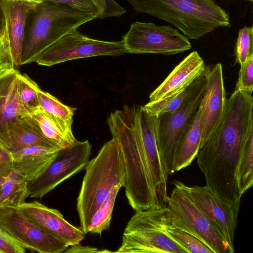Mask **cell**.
<instances>
[{
  "instance_id": "6da1fadb",
  "label": "cell",
  "mask_w": 253,
  "mask_h": 253,
  "mask_svg": "<svg viewBox=\"0 0 253 253\" xmlns=\"http://www.w3.org/2000/svg\"><path fill=\"white\" fill-rule=\"evenodd\" d=\"M253 129V94L235 89L227 98L219 123L196 157L206 186L213 192L232 194L238 191L239 162Z\"/></svg>"
},
{
  "instance_id": "7a4b0ae2",
  "label": "cell",
  "mask_w": 253,
  "mask_h": 253,
  "mask_svg": "<svg viewBox=\"0 0 253 253\" xmlns=\"http://www.w3.org/2000/svg\"><path fill=\"white\" fill-rule=\"evenodd\" d=\"M140 107L125 105L112 113L107 119L112 137L118 140L123 155L125 194L135 211L161 208L143 145Z\"/></svg>"
},
{
  "instance_id": "3957f363",
  "label": "cell",
  "mask_w": 253,
  "mask_h": 253,
  "mask_svg": "<svg viewBox=\"0 0 253 253\" xmlns=\"http://www.w3.org/2000/svg\"><path fill=\"white\" fill-rule=\"evenodd\" d=\"M81 187L77 199L80 228L85 234L92 217L104 202L111 190L123 187L125 166L118 140L112 138L102 146L97 156L85 167Z\"/></svg>"
},
{
  "instance_id": "277c9868",
  "label": "cell",
  "mask_w": 253,
  "mask_h": 253,
  "mask_svg": "<svg viewBox=\"0 0 253 253\" xmlns=\"http://www.w3.org/2000/svg\"><path fill=\"white\" fill-rule=\"evenodd\" d=\"M126 0L137 11L170 23L191 39L231 26L228 14L213 0Z\"/></svg>"
},
{
  "instance_id": "5b68a950",
  "label": "cell",
  "mask_w": 253,
  "mask_h": 253,
  "mask_svg": "<svg viewBox=\"0 0 253 253\" xmlns=\"http://www.w3.org/2000/svg\"><path fill=\"white\" fill-rule=\"evenodd\" d=\"M94 19L62 2L44 0L33 6L26 19L20 65L64 34Z\"/></svg>"
},
{
  "instance_id": "8992f818",
  "label": "cell",
  "mask_w": 253,
  "mask_h": 253,
  "mask_svg": "<svg viewBox=\"0 0 253 253\" xmlns=\"http://www.w3.org/2000/svg\"><path fill=\"white\" fill-rule=\"evenodd\" d=\"M168 207L135 211L123 232L116 253H189L167 231Z\"/></svg>"
},
{
  "instance_id": "52a82bcc",
  "label": "cell",
  "mask_w": 253,
  "mask_h": 253,
  "mask_svg": "<svg viewBox=\"0 0 253 253\" xmlns=\"http://www.w3.org/2000/svg\"><path fill=\"white\" fill-rule=\"evenodd\" d=\"M206 85L205 72L193 82L191 92L176 109L154 116L158 149L168 177L173 173V159L176 146L199 108Z\"/></svg>"
},
{
  "instance_id": "ba28073f",
  "label": "cell",
  "mask_w": 253,
  "mask_h": 253,
  "mask_svg": "<svg viewBox=\"0 0 253 253\" xmlns=\"http://www.w3.org/2000/svg\"><path fill=\"white\" fill-rule=\"evenodd\" d=\"M167 204L170 225L199 238L213 253H234L221 231L180 189L174 186Z\"/></svg>"
},
{
  "instance_id": "9c48e42d",
  "label": "cell",
  "mask_w": 253,
  "mask_h": 253,
  "mask_svg": "<svg viewBox=\"0 0 253 253\" xmlns=\"http://www.w3.org/2000/svg\"><path fill=\"white\" fill-rule=\"evenodd\" d=\"M127 53L123 41L109 42L87 37L76 30L70 31L32 57L27 64L51 66L76 59L116 56Z\"/></svg>"
},
{
  "instance_id": "30bf717a",
  "label": "cell",
  "mask_w": 253,
  "mask_h": 253,
  "mask_svg": "<svg viewBox=\"0 0 253 253\" xmlns=\"http://www.w3.org/2000/svg\"><path fill=\"white\" fill-rule=\"evenodd\" d=\"M122 41L127 53L173 55L190 49L188 38L169 26L135 22Z\"/></svg>"
},
{
  "instance_id": "8fae6325",
  "label": "cell",
  "mask_w": 253,
  "mask_h": 253,
  "mask_svg": "<svg viewBox=\"0 0 253 253\" xmlns=\"http://www.w3.org/2000/svg\"><path fill=\"white\" fill-rule=\"evenodd\" d=\"M91 146L88 140L61 149L45 171L28 183L29 196L42 198L59 184L85 168L89 161Z\"/></svg>"
},
{
  "instance_id": "7c38bea8",
  "label": "cell",
  "mask_w": 253,
  "mask_h": 253,
  "mask_svg": "<svg viewBox=\"0 0 253 253\" xmlns=\"http://www.w3.org/2000/svg\"><path fill=\"white\" fill-rule=\"evenodd\" d=\"M0 227L26 249L38 253H64L69 247L31 222L16 208L0 207Z\"/></svg>"
},
{
  "instance_id": "4fadbf2b",
  "label": "cell",
  "mask_w": 253,
  "mask_h": 253,
  "mask_svg": "<svg viewBox=\"0 0 253 253\" xmlns=\"http://www.w3.org/2000/svg\"><path fill=\"white\" fill-rule=\"evenodd\" d=\"M221 231L230 246L234 249L235 232L241 203L227 202L205 186H188L180 181L173 182Z\"/></svg>"
},
{
  "instance_id": "5bb4252c",
  "label": "cell",
  "mask_w": 253,
  "mask_h": 253,
  "mask_svg": "<svg viewBox=\"0 0 253 253\" xmlns=\"http://www.w3.org/2000/svg\"><path fill=\"white\" fill-rule=\"evenodd\" d=\"M206 85L200 107L202 113L200 149L219 123L226 103L222 65L206 66Z\"/></svg>"
},
{
  "instance_id": "9a60e30c",
  "label": "cell",
  "mask_w": 253,
  "mask_h": 253,
  "mask_svg": "<svg viewBox=\"0 0 253 253\" xmlns=\"http://www.w3.org/2000/svg\"><path fill=\"white\" fill-rule=\"evenodd\" d=\"M29 220L69 247L80 244L85 234L67 221L57 210L38 201L24 202L16 207Z\"/></svg>"
},
{
  "instance_id": "2e32d148",
  "label": "cell",
  "mask_w": 253,
  "mask_h": 253,
  "mask_svg": "<svg viewBox=\"0 0 253 253\" xmlns=\"http://www.w3.org/2000/svg\"><path fill=\"white\" fill-rule=\"evenodd\" d=\"M139 121L143 145L159 203L161 207H165L168 196V177L163 167L158 149L155 133V117L150 115L143 106H140Z\"/></svg>"
},
{
  "instance_id": "e0dca14e",
  "label": "cell",
  "mask_w": 253,
  "mask_h": 253,
  "mask_svg": "<svg viewBox=\"0 0 253 253\" xmlns=\"http://www.w3.org/2000/svg\"><path fill=\"white\" fill-rule=\"evenodd\" d=\"M206 66L197 51L187 56L149 95V101L160 100L187 87L204 74Z\"/></svg>"
},
{
  "instance_id": "ac0fdd59",
  "label": "cell",
  "mask_w": 253,
  "mask_h": 253,
  "mask_svg": "<svg viewBox=\"0 0 253 253\" xmlns=\"http://www.w3.org/2000/svg\"><path fill=\"white\" fill-rule=\"evenodd\" d=\"M60 149L34 145L11 152L13 170L28 183L33 181L45 171Z\"/></svg>"
},
{
  "instance_id": "d6986e66",
  "label": "cell",
  "mask_w": 253,
  "mask_h": 253,
  "mask_svg": "<svg viewBox=\"0 0 253 253\" xmlns=\"http://www.w3.org/2000/svg\"><path fill=\"white\" fill-rule=\"evenodd\" d=\"M15 69L0 78V143L3 146L11 124L29 115L22 106L17 92V76Z\"/></svg>"
},
{
  "instance_id": "ffe728a7",
  "label": "cell",
  "mask_w": 253,
  "mask_h": 253,
  "mask_svg": "<svg viewBox=\"0 0 253 253\" xmlns=\"http://www.w3.org/2000/svg\"><path fill=\"white\" fill-rule=\"evenodd\" d=\"M5 17V30L16 69L20 65L25 22L32 6L14 0H1Z\"/></svg>"
},
{
  "instance_id": "44dd1931",
  "label": "cell",
  "mask_w": 253,
  "mask_h": 253,
  "mask_svg": "<svg viewBox=\"0 0 253 253\" xmlns=\"http://www.w3.org/2000/svg\"><path fill=\"white\" fill-rule=\"evenodd\" d=\"M3 145L10 153L34 145L61 149L43 134L30 115L18 119L11 124Z\"/></svg>"
},
{
  "instance_id": "7402d4cb",
  "label": "cell",
  "mask_w": 253,
  "mask_h": 253,
  "mask_svg": "<svg viewBox=\"0 0 253 253\" xmlns=\"http://www.w3.org/2000/svg\"><path fill=\"white\" fill-rule=\"evenodd\" d=\"M202 113L200 107L181 135L173 159V172L189 166L200 149L202 137Z\"/></svg>"
},
{
  "instance_id": "603a6c76",
  "label": "cell",
  "mask_w": 253,
  "mask_h": 253,
  "mask_svg": "<svg viewBox=\"0 0 253 253\" xmlns=\"http://www.w3.org/2000/svg\"><path fill=\"white\" fill-rule=\"evenodd\" d=\"M29 115L36 122L43 134L61 149L74 145L77 140L71 126L57 121L40 107Z\"/></svg>"
},
{
  "instance_id": "cb8c5ba5",
  "label": "cell",
  "mask_w": 253,
  "mask_h": 253,
  "mask_svg": "<svg viewBox=\"0 0 253 253\" xmlns=\"http://www.w3.org/2000/svg\"><path fill=\"white\" fill-rule=\"evenodd\" d=\"M29 196L28 182L13 170L0 188V207L16 208Z\"/></svg>"
},
{
  "instance_id": "d4e9b609",
  "label": "cell",
  "mask_w": 253,
  "mask_h": 253,
  "mask_svg": "<svg viewBox=\"0 0 253 253\" xmlns=\"http://www.w3.org/2000/svg\"><path fill=\"white\" fill-rule=\"evenodd\" d=\"M237 183L242 195L253 184V129L251 130L244 145L239 162Z\"/></svg>"
},
{
  "instance_id": "484cf974",
  "label": "cell",
  "mask_w": 253,
  "mask_h": 253,
  "mask_svg": "<svg viewBox=\"0 0 253 253\" xmlns=\"http://www.w3.org/2000/svg\"><path fill=\"white\" fill-rule=\"evenodd\" d=\"M40 107L57 121L71 126L75 108L68 106L60 101L49 93L38 91Z\"/></svg>"
},
{
  "instance_id": "4316f807",
  "label": "cell",
  "mask_w": 253,
  "mask_h": 253,
  "mask_svg": "<svg viewBox=\"0 0 253 253\" xmlns=\"http://www.w3.org/2000/svg\"><path fill=\"white\" fill-rule=\"evenodd\" d=\"M38 85L26 74L18 73L17 76V92L20 101L29 114L40 108Z\"/></svg>"
},
{
  "instance_id": "83f0119b",
  "label": "cell",
  "mask_w": 253,
  "mask_h": 253,
  "mask_svg": "<svg viewBox=\"0 0 253 253\" xmlns=\"http://www.w3.org/2000/svg\"><path fill=\"white\" fill-rule=\"evenodd\" d=\"M121 187L119 186L114 187L104 202L96 211L91 219L89 232L101 234L103 231L108 229L116 197Z\"/></svg>"
},
{
  "instance_id": "f1b7e54d",
  "label": "cell",
  "mask_w": 253,
  "mask_h": 253,
  "mask_svg": "<svg viewBox=\"0 0 253 253\" xmlns=\"http://www.w3.org/2000/svg\"><path fill=\"white\" fill-rule=\"evenodd\" d=\"M193 83L187 87L163 99L149 101L143 106L151 116H156L176 109L191 92Z\"/></svg>"
},
{
  "instance_id": "f546056e",
  "label": "cell",
  "mask_w": 253,
  "mask_h": 253,
  "mask_svg": "<svg viewBox=\"0 0 253 253\" xmlns=\"http://www.w3.org/2000/svg\"><path fill=\"white\" fill-rule=\"evenodd\" d=\"M167 231L169 235L183 247L189 253H213L212 251L199 238L190 233L171 226L169 222L167 224Z\"/></svg>"
},
{
  "instance_id": "4dcf8cb0",
  "label": "cell",
  "mask_w": 253,
  "mask_h": 253,
  "mask_svg": "<svg viewBox=\"0 0 253 253\" xmlns=\"http://www.w3.org/2000/svg\"><path fill=\"white\" fill-rule=\"evenodd\" d=\"M236 62L242 65L253 57V28L245 26L238 33L236 50Z\"/></svg>"
},
{
  "instance_id": "1f68e13d",
  "label": "cell",
  "mask_w": 253,
  "mask_h": 253,
  "mask_svg": "<svg viewBox=\"0 0 253 253\" xmlns=\"http://www.w3.org/2000/svg\"><path fill=\"white\" fill-rule=\"evenodd\" d=\"M16 69L6 35L4 32L0 37V78Z\"/></svg>"
},
{
  "instance_id": "d6a6232c",
  "label": "cell",
  "mask_w": 253,
  "mask_h": 253,
  "mask_svg": "<svg viewBox=\"0 0 253 253\" xmlns=\"http://www.w3.org/2000/svg\"><path fill=\"white\" fill-rule=\"evenodd\" d=\"M236 89L253 93V57L240 65Z\"/></svg>"
},
{
  "instance_id": "836d02e7",
  "label": "cell",
  "mask_w": 253,
  "mask_h": 253,
  "mask_svg": "<svg viewBox=\"0 0 253 253\" xmlns=\"http://www.w3.org/2000/svg\"><path fill=\"white\" fill-rule=\"evenodd\" d=\"M66 3L78 10L91 14L95 18H100L101 13L92 0H45Z\"/></svg>"
},
{
  "instance_id": "e575fe53",
  "label": "cell",
  "mask_w": 253,
  "mask_h": 253,
  "mask_svg": "<svg viewBox=\"0 0 253 253\" xmlns=\"http://www.w3.org/2000/svg\"><path fill=\"white\" fill-rule=\"evenodd\" d=\"M100 10V18L120 17L126 10L115 0H92Z\"/></svg>"
},
{
  "instance_id": "d590c367",
  "label": "cell",
  "mask_w": 253,
  "mask_h": 253,
  "mask_svg": "<svg viewBox=\"0 0 253 253\" xmlns=\"http://www.w3.org/2000/svg\"><path fill=\"white\" fill-rule=\"evenodd\" d=\"M26 249L0 227V253H24Z\"/></svg>"
},
{
  "instance_id": "8d00e7d4",
  "label": "cell",
  "mask_w": 253,
  "mask_h": 253,
  "mask_svg": "<svg viewBox=\"0 0 253 253\" xmlns=\"http://www.w3.org/2000/svg\"><path fill=\"white\" fill-rule=\"evenodd\" d=\"M12 170L11 153L0 146V172L9 175Z\"/></svg>"
},
{
  "instance_id": "74e56055",
  "label": "cell",
  "mask_w": 253,
  "mask_h": 253,
  "mask_svg": "<svg viewBox=\"0 0 253 253\" xmlns=\"http://www.w3.org/2000/svg\"><path fill=\"white\" fill-rule=\"evenodd\" d=\"M71 248L67 249L64 253H101L96 248L90 247H84L80 244L71 246Z\"/></svg>"
},
{
  "instance_id": "f35d334b",
  "label": "cell",
  "mask_w": 253,
  "mask_h": 253,
  "mask_svg": "<svg viewBox=\"0 0 253 253\" xmlns=\"http://www.w3.org/2000/svg\"><path fill=\"white\" fill-rule=\"evenodd\" d=\"M5 17L3 10L2 1L0 0V37L2 35L5 30Z\"/></svg>"
},
{
  "instance_id": "ab89813d",
  "label": "cell",
  "mask_w": 253,
  "mask_h": 253,
  "mask_svg": "<svg viewBox=\"0 0 253 253\" xmlns=\"http://www.w3.org/2000/svg\"><path fill=\"white\" fill-rule=\"evenodd\" d=\"M32 6H36L42 3L44 0H14Z\"/></svg>"
},
{
  "instance_id": "60d3db41",
  "label": "cell",
  "mask_w": 253,
  "mask_h": 253,
  "mask_svg": "<svg viewBox=\"0 0 253 253\" xmlns=\"http://www.w3.org/2000/svg\"><path fill=\"white\" fill-rule=\"evenodd\" d=\"M8 176V175L0 172V187Z\"/></svg>"
},
{
  "instance_id": "b9f144b4",
  "label": "cell",
  "mask_w": 253,
  "mask_h": 253,
  "mask_svg": "<svg viewBox=\"0 0 253 253\" xmlns=\"http://www.w3.org/2000/svg\"><path fill=\"white\" fill-rule=\"evenodd\" d=\"M0 147H3V146L0 144Z\"/></svg>"
},
{
  "instance_id": "7bdbcfd3",
  "label": "cell",
  "mask_w": 253,
  "mask_h": 253,
  "mask_svg": "<svg viewBox=\"0 0 253 253\" xmlns=\"http://www.w3.org/2000/svg\"><path fill=\"white\" fill-rule=\"evenodd\" d=\"M249 0V1H251V2L253 1V0Z\"/></svg>"
},
{
  "instance_id": "ee69618b",
  "label": "cell",
  "mask_w": 253,
  "mask_h": 253,
  "mask_svg": "<svg viewBox=\"0 0 253 253\" xmlns=\"http://www.w3.org/2000/svg\"></svg>"
}]
</instances>
